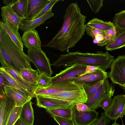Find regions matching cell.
<instances>
[{"mask_svg":"<svg viewBox=\"0 0 125 125\" xmlns=\"http://www.w3.org/2000/svg\"><path fill=\"white\" fill-rule=\"evenodd\" d=\"M61 28L47 44L42 46L62 52L74 47L85 34L86 16L82 14L77 2H74L66 9Z\"/></svg>","mask_w":125,"mask_h":125,"instance_id":"1","label":"cell"},{"mask_svg":"<svg viewBox=\"0 0 125 125\" xmlns=\"http://www.w3.org/2000/svg\"><path fill=\"white\" fill-rule=\"evenodd\" d=\"M114 57L107 51H97L96 53L77 51L69 52L60 55L59 58L51 65L66 68L74 65L91 66L97 67L105 71L110 67L115 59Z\"/></svg>","mask_w":125,"mask_h":125,"instance_id":"2","label":"cell"},{"mask_svg":"<svg viewBox=\"0 0 125 125\" xmlns=\"http://www.w3.org/2000/svg\"><path fill=\"white\" fill-rule=\"evenodd\" d=\"M0 47L7 52L13 66L19 72L21 69L25 68L32 69L30 59L28 55L17 46L6 33L0 41Z\"/></svg>","mask_w":125,"mask_h":125,"instance_id":"3","label":"cell"},{"mask_svg":"<svg viewBox=\"0 0 125 125\" xmlns=\"http://www.w3.org/2000/svg\"><path fill=\"white\" fill-rule=\"evenodd\" d=\"M28 55L30 61L35 66L38 73H44L51 77L53 73L49 59L46 53L42 49L37 50L29 49L27 50Z\"/></svg>","mask_w":125,"mask_h":125,"instance_id":"4","label":"cell"},{"mask_svg":"<svg viewBox=\"0 0 125 125\" xmlns=\"http://www.w3.org/2000/svg\"><path fill=\"white\" fill-rule=\"evenodd\" d=\"M108 73L112 82L125 87V55H119L115 59Z\"/></svg>","mask_w":125,"mask_h":125,"instance_id":"5","label":"cell"},{"mask_svg":"<svg viewBox=\"0 0 125 125\" xmlns=\"http://www.w3.org/2000/svg\"><path fill=\"white\" fill-rule=\"evenodd\" d=\"M83 88V86L74 82L66 81L55 84H52L44 88H37L35 95H47L62 92L71 91Z\"/></svg>","mask_w":125,"mask_h":125,"instance_id":"6","label":"cell"},{"mask_svg":"<svg viewBox=\"0 0 125 125\" xmlns=\"http://www.w3.org/2000/svg\"><path fill=\"white\" fill-rule=\"evenodd\" d=\"M114 91L112 84L109 83L107 78L106 79L92 98L85 104L89 109L95 110L99 107L100 102L104 99L113 96Z\"/></svg>","mask_w":125,"mask_h":125,"instance_id":"7","label":"cell"},{"mask_svg":"<svg viewBox=\"0 0 125 125\" xmlns=\"http://www.w3.org/2000/svg\"><path fill=\"white\" fill-rule=\"evenodd\" d=\"M44 97L55 99L76 105L80 103H85L88 98L83 88L69 91L63 92Z\"/></svg>","mask_w":125,"mask_h":125,"instance_id":"8","label":"cell"},{"mask_svg":"<svg viewBox=\"0 0 125 125\" xmlns=\"http://www.w3.org/2000/svg\"><path fill=\"white\" fill-rule=\"evenodd\" d=\"M108 77L107 72L99 68L95 72L84 73L68 81H73L82 86L84 84L92 86L107 79Z\"/></svg>","mask_w":125,"mask_h":125,"instance_id":"9","label":"cell"},{"mask_svg":"<svg viewBox=\"0 0 125 125\" xmlns=\"http://www.w3.org/2000/svg\"><path fill=\"white\" fill-rule=\"evenodd\" d=\"M86 66L74 65L66 68L52 77V84L68 81L70 79L84 74Z\"/></svg>","mask_w":125,"mask_h":125,"instance_id":"10","label":"cell"},{"mask_svg":"<svg viewBox=\"0 0 125 125\" xmlns=\"http://www.w3.org/2000/svg\"><path fill=\"white\" fill-rule=\"evenodd\" d=\"M110 106L104 113L111 120L116 121L123 117L125 109V95L121 94L115 96Z\"/></svg>","mask_w":125,"mask_h":125,"instance_id":"11","label":"cell"},{"mask_svg":"<svg viewBox=\"0 0 125 125\" xmlns=\"http://www.w3.org/2000/svg\"><path fill=\"white\" fill-rule=\"evenodd\" d=\"M98 113L95 110L82 112L78 111L73 106L72 110V120L75 125H91L97 118Z\"/></svg>","mask_w":125,"mask_h":125,"instance_id":"12","label":"cell"},{"mask_svg":"<svg viewBox=\"0 0 125 125\" xmlns=\"http://www.w3.org/2000/svg\"><path fill=\"white\" fill-rule=\"evenodd\" d=\"M0 62L2 67L15 79L33 97H35L34 93L35 88L34 86L24 80L21 77L20 72L14 67L10 66L5 60L0 53Z\"/></svg>","mask_w":125,"mask_h":125,"instance_id":"13","label":"cell"},{"mask_svg":"<svg viewBox=\"0 0 125 125\" xmlns=\"http://www.w3.org/2000/svg\"><path fill=\"white\" fill-rule=\"evenodd\" d=\"M0 125H6L9 117L15 106L14 102L4 93L0 95Z\"/></svg>","mask_w":125,"mask_h":125,"instance_id":"14","label":"cell"},{"mask_svg":"<svg viewBox=\"0 0 125 125\" xmlns=\"http://www.w3.org/2000/svg\"><path fill=\"white\" fill-rule=\"evenodd\" d=\"M5 94L11 97L14 101L15 106H22L32 98L16 88L11 85L4 87Z\"/></svg>","mask_w":125,"mask_h":125,"instance_id":"15","label":"cell"},{"mask_svg":"<svg viewBox=\"0 0 125 125\" xmlns=\"http://www.w3.org/2000/svg\"><path fill=\"white\" fill-rule=\"evenodd\" d=\"M35 97L37 106L39 107L46 109L56 108L75 105L68 102L41 95H35Z\"/></svg>","mask_w":125,"mask_h":125,"instance_id":"16","label":"cell"},{"mask_svg":"<svg viewBox=\"0 0 125 125\" xmlns=\"http://www.w3.org/2000/svg\"><path fill=\"white\" fill-rule=\"evenodd\" d=\"M21 38L23 44L28 49H42L39 35L35 29L24 31Z\"/></svg>","mask_w":125,"mask_h":125,"instance_id":"17","label":"cell"},{"mask_svg":"<svg viewBox=\"0 0 125 125\" xmlns=\"http://www.w3.org/2000/svg\"><path fill=\"white\" fill-rule=\"evenodd\" d=\"M1 9L2 21L13 24L19 29L22 21L25 19L17 15L13 10L11 5L3 6Z\"/></svg>","mask_w":125,"mask_h":125,"instance_id":"18","label":"cell"},{"mask_svg":"<svg viewBox=\"0 0 125 125\" xmlns=\"http://www.w3.org/2000/svg\"><path fill=\"white\" fill-rule=\"evenodd\" d=\"M50 0H28L26 20H33Z\"/></svg>","mask_w":125,"mask_h":125,"instance_id":"19","label":"cell"},{"mask_svg":"<svg viewBox=\"0 0 125 125\" xmlns=\"http://www.w3.org/2000/svg\"><path fill=\"white\" fill-rule=\"evenodd\" d=\"M0 25L4 28L11 40L21 50L23 51V44L22 38L18 31L19 29L13 24L3 22L1 20Z\"/></svg>","mask_w":125,"mask_h":125,"instance_id":"20","label":"cell"},{"mask_svg":"<svg viewBox=\"0 0 125 125\" xmlns=\"http://www.w3.org/2000/svg\"><path fill=\"white\" fill-rule=\"evenodd\" d=\"M54 14L52 12H49L36 19L31 20H23L19 27L21 31H24L35 29L44 23L49 18L53 17Z\"/></svg>","mask_w":125,"mask_h":125,"instance_id":"21","label":"cell"},{"mask_svg":"<svg viewBox=\"0 0 125 125\" xmlns=\"http://www.w3.org/2000/svg\"><path fill=\"white\" fill-rule=\"evenodd\" d=\"M32 103L29 101L22 107L20 118L27 125H33L34 118Z\"/></svg>","mask_w":125,"mask_h":125,"instance_id":"22","label":"cell"},{"mask_svg":"<svg viewBox=\"0 0 125 125\" xmlns=\"http://www.w3.org/2000/svg\"><path fill=\"white\" fill-rule=\"evenodd\" d=\"M20 73L22 78L33 86L35 89L37 87L39 74L37 70L25 68L21 69Z\"/></svg>","mask_w":125,"mask_h":125,"instance_id":"23","label":"cell"},{"mask_svg":"<svg viewBox=\"0 0 125 125\" xmlns=\"http://www.w3.org/2000/svg\"><path fill=\"white\" fill-rule=\"evenodd\" d=\"M86 24L102 31H105L115 27L110 21H104L97 18H94L89 21Z\"/></svg>","mask_w":125,"mask_h":125,"instance_id":"24","label":"cell"},{"mask_svg":"<svg viewBox=\"0 0 125 125\" xmlns=\"http://www.w3.org/2000/svg\"><path fill=\"white\" fill-rule=\"evenodd\" d=\"M73 106L47 109L46 111L51 116L54 115L72 119V110Z\"/></svg>","mask_w":125,"mask_h":125,"instance_id":"25","label":"cell"},{"mask_svg":"<svg viewBox=\"0 0 125 125\" xmlns=\"http://www.w3.org/2000/svg\"><path fill=\"white\" fill-rule=\"evenodd\" d=\"M125 46V30L117 34L113 41L106 45L107 51H112Z\"/></svg>","mask_w":125,"mask_h":125,"instance_id":"26","label":"cell"},{"mask_svg":"<svg viewBox=\"0 0 125 125\" xmlns=\"http://www.w3.org/2000/svg\"><path fill=\"white\" fill-rule=\"evenodd\" d=\"M113 23L117 34L125 30V10L116 14L113 18Z\"/></svg>","mask_w":125,"mask_h":125,"instance_id":"27","label":"cell"},{"mask_svg":"<svg viewBox=\"0 0 125 125\" xmlns=\"http://www.w3.org/2000/svg\"><path fill=\"white\" fill-rule=\"evenodd\" d=\"M28 5V0H18L12 6L14 11L20 16L26 17Z\"/></svg>","mask_w":125,"mask_h":125,"instance_id":"28","label":"cell"},{"mask_svg":"<svg viewBox=\"0 0 125 125\" xmlns=\"http://www.w3.org/2000/svg\"><path fill=\"white\" fill-rule=\"evenodd\" d=\"M0 73L3 75L10 85L16 88L28 95L33 98L29 93L23 88L15 79L1 67L0 68Z\"/></svg>","mask_w":125,"mask_h":125,"instance_id":"29","label":"cell"},{"mask_svg":"<svg viewBox=\"0 0 125 125\" xmlns=\"http://www.w3.org/2000/svg\"><path fill=\"white\" fill-rule=\"evenodd\" d=\"M105 36L103 40L97 43L98 45L103 46L111 43L114 41L117 34L115 27L104 31Z\"/></svg>","mask_w":125,"mask_h":125,"instance_id":"30","label":"cell"},{"mask_svg":"<svg viewBox=\"0 0 125 125\" xmlns=\"http://www.w3.org/2000/svg\"><path fill=\"white\" fill-rule=\"evenodd\" d=\"M38 73L36 88H46L52 84L51 82L52 77L48 76L44 73Z\"/></svg>","mask_w":125,"mask_h":125,"instance_id":"31","label":"cell"},{"mask_svg":"<svg viewBox=\"0 0 125 125\" xmlns=\"http://www.w3.org/2000/svg\"><path fill=\"white\" fill-rule=\"evenodd\" d=\"M104 80L101 81L92 86L86 84L82 85L87 97V100L90 99L93 96Z\"/></svg>","mask_w":125,"mask_h":125,"instance_id":"32","label":"cell"},{"mask_svg":"<svg viewBox=\"0 0 125 125\" xmlns=\"http://www.w3.org/2000/svg\"><path fill=\"white\" fill-rule=\"evenodd\" d=\"M22 106H15L11 112L6 125H14L20 118Z\"/></svg>","mask_w":125,"mask_h":125,"instance_id":"33","label":"cell"},{"mask_svg":"<svg viewBox=\"0 0 125 125\" xmlns=\"http://www.w3.org/2000/svg\"><path fill=\"white\" fill-rule=\"evenodd\" d=\"M87 1L94 13H98L103 5V0H87Z\"/></svg>","mask_w":125,"mask_h":125,"instance_id":"34","label":"cell"},{"mask_svg":"<svg viewBox=\"0 0 125 125\" xmlns=\"http://www.w3.org/2000/svg\"><path fill=\"white\" fill-rule=\"evenodd\" d=\"M60 0H50L42 11L35 17L33 20L39 18L49 12H52V8L57 2Z\"/></svg>","mask_w":125,"mask_h":125,"instance_id":"35","label":"cell"},{"mask_svg":"<svg viewBox=\"0 0 125 125\" xmlns=\"http://www.w3.org/2000/svg\"><path fill=\"white\" fill-rule=\"evenodd\" d=\"M111 120L104 113H102L101 116L95 119L91 125H108Z\"/></svg>","mask_w":125,"mask_h":125,"instance_id":"36","label":"cell"},{"mask_svg":"<svg viewBox=\"0 0 125 125\" xmlns=\"http://www.w3.org/2000/svg\"><path fill=\"white\" fill-rule=\"evenodd\" d=\"M85 27L87 34L94 39H95L97 35L99 34L105 36L104 31L97 30L86 24H85Z\"/></svg>","mask_w":125,"mask_h":125,"instance_id":"37","label":"cell"},{"mask_svg":"<svg viewBox=\"0 0 125 125\" xmlns=\"http://www.w3.org/2000/svg\"><path fill=\"white\" fill-rule=\"evenodd\" d=\"M51 116L59 125H75L72 119L54 115Z\"/></svg>","mask_w":125,"mask_h":125,"instance_id":"38","label":"cell"},{"mask_svg":"<svg viewBox=\"0 0 125 125\" xmlns=\"http://www.w3.org/2000/svg\"><path fill=\"white\" fill-rule=\"evenodd\" d=\"M112 97L109 96L104 99L100 102L99 107H102L104 110L106 111L111 104L113 101V99Z\"/></svg>","mask_w":125,"mask_h":125,"instance_id":"39","label":"cell"},{"mask_svg":"<svg viewBox=\"0 0 125 125\" xmlns=\"http://www.w3.org/2000/svg\"><path fill=\"white\" fill-rule=\"evenodd\" d=\"M10 85L4 78L3 75L0 73V93L1 95L4 93V87L6 85Z\"/></svg>","mask_w":125,"mask_h":125,"instance_id":"40","label":"cell"},{"mask_svg":"<svg viewBox=\"0 0 125 125\" xmlns=\"http://www.w3.org/2000/svg\"><path fill=\"white\" fill-rule=\"evenodd\" d=\"M0 53L4 59L10 66H13L9 55L3 49L0 47Z\"/></svg>","mask_w":125,"mask_h":125,"instance_id":"41","label":"cell"},{"mask_svg":"<svg viewBox=\"0 0 125 125\" xmlns=\"http://www.w3.org/2000/svg\"><path fill=\"white\" fill-rule=\"evenodd\" d=\"M76 106L77 110L80 111L84 112L90 110L85 104L83 103H78L76 105Z\"/></svg>","mask_w":125,"mask_h":125,"instance_id":"42","label":"cell"},{"mask_svg":"<svg viewBox=\"0 0 125 125\" xmlns=\"http://www.w3.org/2000/svg\"><path fill=\"white\" fill-rule=\"evenodd\" d=\"M99 68L96 66H88L86 68L84 73H92L95 72Z\"/></svg>","mask_w":125,"mask_h":125,"instance_id":"43","label":"cell"},{"mask_svg":"<svg viewBox=\"0 0 125 125\" xmlns=\"http://www.w3.org/2000/svg\"><path fill=\"white\" fill-rule=\"evenodd\" d=\"M18 0H4L3 3L6 6L11 5L12 6L17 2Z\"/></svg>","mask_w":125,"mask_h":125,"instance_id":"44","label":"cell"},{"mask_svg":"<svg viewBox=\"0 0 125 125\" xmlns=\"http://www.w3.org/2000/svg\"><path fill=\"white\" fill-rule=\"evenodd\" d=\"M6 33L3 27L0 25V41H1L3 36Z\"/></svg>","mask_w":125,"mask_h":125,"instance_id":"45","label":"cell"},{"mask_svg":"<svg viewBox=\"0 0 125 125\" xmlns=\"http://www.w3.org/2000/svg\"><path fill=\"white\" fill-rule=\"evenodd\" d=\"M14 125H27L20 118L16 121Z\"/></svg>","mask_w":125,"mask_h":125,"instance_id":"46","label":"cell"},{"mask_svg":"<svg viewBox=\"0 0 125 125\" xmlns=\"http://www.w3.org/2000/svg\"><path fill=\"white\" fill-rule=\"evenodd\" d=\"M111 125H121L119 124L118 123L116 122V121H115L113 124Z\"/></svg>","mask_w":125,"mask_h":125,"instance_id":"47","label":"cell"},{"mask_svg":"<svg viewBox=\"0 0 125 125\" xmlns=\"http://www.w3.org/2000/svg\"><path fill=\"white\" fill-rule=\"evenodd\" d=\"M124 115H125V110L124 112Z\"/></svg>","mask_w":125,"mask_h":125,"instance_id":"48","label":"cell"},{"mask_svg":"<svg viewBox=\"0 0 125 125\" xmlns=\"http://www.w3.org/2000/svg\"></svg>","mask_w":125,"mask_h":125,"instance_id":"49","label":"cell"}]
</instances>
